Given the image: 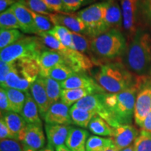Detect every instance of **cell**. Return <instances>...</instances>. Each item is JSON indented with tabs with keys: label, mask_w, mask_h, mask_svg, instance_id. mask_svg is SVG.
Returning <instances> with one entry per match:
<instances>
[{
	"label": "cell",
	"mask_w": 151,
	"mask_h": 151,
	"mask_svg": "<svg viewBox=\"0 0 151 151\" xmlns=\"http://www.w3.org/2000/svg\"><path fill=\"white\" fill-rule=\"evenodd\" d=\"M73 41V50L82 52V53H91L92 38L88 36L71 32Z\"/></svg>",
	"instance_id": "32"
},
{
	"label": "cell",
	"mask_w": 151,
	"mask_h": 151,
	"mask_svg": "<svg viewBox=\"0 0 151 151\" xmlns=\"http://www.w3.org/2000/svg\"><path fill=\"white\" fill-rule=\"evenodd\" d=\"M42 1L52 12L62 13V14L67 13L62 0H42Z\"/></svg>",
	"instance_id": "42"
},
{
	"label": "cell",
	"mask_w": 151,
	"mask_h": 151,
	"mask_svg": "<svg viewBox=\"0 0 151 151\" xmlns=\"http://www.w3.org/2000/svg\"><path fill=\"white\" fill-rule=\"evenodd\" d=\"M0 139H15L8 126L6 125L2 118L0 119Z\"/></svg>",
	"instance_id": "44"
},
{
	"label": "cell",
	"mask_w": 151,
	"mask_h": 151,
	"mask_svg": "<svg viewBox=\"0 0 151 151\" xmlns=\"http://www.w3.org/2000/svg\"><path fill=\"white\" fill-rule=\"evenodd\" d=\"M55 151H71V150H69L67 146H66V145H62V146L56 147Z\"/></svg>",
	"instance_id": "49"
},
{
	"label": "cell",
	"mask_w": 151,
	"mask_h": 151,
	"mask_svg": "<svg viewBox=\"0 0 151 151\" xmlns=\"http://www.w3.org/2000/svg\"><path fill=\"white\" fill-rule=\"evenodd\" d=\"M96 93L94 90L90 89H62L60 101L68 106H72L86 96Z\"/></svg>",
	"instance_id": "25"
},
{
	"label": "cell",
	"mask_w": 151,
	"mask_h": 151,
	"mask_svg": "<svg viewBox=\"0 0 151 151\" xmlns=\"http://www.w3.org/2000/svg\"><path fill=\"white\" fill-rule=\"evenodd\" d=\"M105 23L107 31L112 29H121L123 27L122 9L115 0L106 1Z\"/></svg>",
	"instance_id": "20"
},
{
	"label": "cell",
	"mask_w": 151,
	"mask_h": 151,
	"mask_svg": "<svg viewBox=\"0 0 151 151\" xmlns=\"http://www.w3.org/2000/svg\"><path fill=\"white\" fill-rule=\"evenodd\" d=\"M22 149H23V151H36L35 150H33V149L29 148V147L25 146V145L22 144Z\"/></svg>",
	"instance_id": "52"
},
{
	"label": "cell",
	"mask_w": 151,
	"mask_h": 151,
	"mask_svg": "<svg viewBox=\"0 0 151 151\" xmlns=\"http://www.w3.org/2000/svg\"><path fill=\"white\" fill-rule=\"evenodd\" d=\"M0 110H1V115L9 111H11L6 92L3 88H1L0 89Z\"/></svg>",
	"instance_id": "43"
},
{
	"label": "cell",
	"mask_w": 151,
	"mask_h": 151,
	"mask_svg": "<svg viewBox=\"0 0 151 151\" xmlns=\"http://www.w3.org/2000/svg\"><path fill=\"white\" fill-rule=\"evenodd\" d=\"M52 24L67 27L70 31L86 35V27L83 20L77 14L53 13L48 15Z\"/></svg>",
	"instance_id": "14"
},
{
	"label": "cell",
	"mask_w": 151,
	"mask_h": 151,
	"mask_svg": "<svg viewBox=\"0 0 151 151\" xmlns=\"http://www.w3.org/2000/svg\"><path fill=\"white\" fill-rule=\"evenodd\" d=\"M20 1H21L27 8L38 14L48 16L54 13L47 7L42 0H20Z\"/></svg>",
	"instance_id": "39"
},
{
	"label": "cell",
	"mask_w": 151,
	"mask_h": 151,
	"mask_svg": "<svg viewBox=\"0 0 151 151\" xmlns=\"http://www.w3.org/2000/svg\"><path fill=\"white\" fill-rule=\"evenodd\" d=\"M134 151H151V132L141 130L134 143Z\"/></svg>",
	"instance_id": "37"
},
{
	"label": "cell",
	"mask_w": 151,
	"mask_h": 151,
	"mask_svg": "<svg viewBox=\"0 0 151 151\" xmlns=\"http://www.w3.org/2000/svg\"><path fill=\"white\" fill-rule=\"evenodd\" d=\"M29 92L39 108L40 116L44 120L47 112L51 106L45 88L43 77L39 76L37 80L32 84Z\"/></svg>",
	"instance_id": "17"
},
{
	"label": "cell",
	"mask_w": 151,
	"mask_h": 151,
	"mask_svg": "<svg viewBox=\"0 0 151 151\" xmlns=\"http://www.w3.org/2000/svg\"><path fill=\"white\" fill-rule=\"evenodd\" d=\"M20 25L22 32L29 35H38V30L34 18L29 9L21 1H18L11 6Z\"/></svg>",
	"instance_id": "18"
},
{
	"label": "cell",
	"mask_w": 151,
	"mask_h": 151,
	"mask_svg": "<svg viewBox=\"0 0 151 151\" xmlns=\"http://www.w3.org/2000/svg\"><path fill=\"white\" fill-rule=\"evenodd\" d=\"M89 137L87 130L71 127L65 145L71 151H86V143Z\"/></svg>",
	"instance_id": "22"
},
{
	"label": "cell",
	"mask_w": 151,
	"mask_h": 151,
	"mask_svg": "<svg viewBox=\"0 0 151 151\" xmlns=\"http://www.w3.org/2000/svg\"><path fill=\"white\" fill-rule=\"evenodd\" d=\"M48 49L40 37H23L12 45L1 50V60L8 63L21 60H37L43 50Z\"/></svg>",
	"instance_id": "6"
},
{
	"label": "cell",
	"mask_w": 151,
	"mask_h": 151,
	"mask_svg": "<svg viewBox=\"0 0 151 151\" xmlns=\"http://www.w3.org/2000/svg\"><path fill=\"white\" fill-rule=\"evenodd\" d=\"M43 79L49 101L50 105H52L53 104L59 101V99H60L62 90L60 83L49 76L43 77Z\"/></svg>",
	"instance_id": "29"
},
{
	"label": "cell",
	"mask_w": 151,
	"mask_h": 151,
	"mask_svg": "<svg viewBox=\"0 0 151 151\" xmlns=\"http://www.w3.org/2000/svg\"><path fill=\"white\" fill-rule=\"evenodd\" d=\"M1 118L4 120L14 139L18 141L19 137L27 124L21 115L14 111H9L1 115Z\"/></svg>",
	"instance_id": "24"
},
{
	"label": "cell",
	"mask_w": 151,
	"mask_h": 151,
	"mask_svg": "<svg viewBox=\"0 0 151 151\" xmlns=\"http://www.w3.org/2000/svg\"><path fill=\"white\" fill-rule=\"evenodd\" d=\"M40 39L42 41L43 44L48 48L49 50H55L59 52H63L68 48L67 47L64 46L62 43L55 39L48 32H43L39 34V35Z\"/></svg>",
	"instance_id": "38"
},
{
	"label": "cell",
	"mask_w": 151,
	"mask_h": 151,
	"mask_svg": "<svg viewBox=\"0 0 151 151\" xmlns=\"http://www.w3.org/2000/svg\"><path fill=\"white\" fill-rule=\"evenodd\" d=\"M121 151H134V144L127 147V148L123 149V150H122Z\"/></svg>",
	"instance_id": "53"
},
{
	"label": "cell",
	"mask_w": 151,
	"mask_h": 151,
	"mask_svg": "<svg viewBox=\"0 0 151 151\" xmlns=\"http://www.w3.org/2000/svg\"><path fill=\"white\" fill-rule=\"evenodd\" d=\"M6 92L11 111L20 114L26 101V92L14 88H4Z\"/></svg>",
	"instance_id": "28"
},
{
	"label": "cell",
	"mask_w": 151,
	"mask_h": 151,
	"mask_svg": "<svg viewBox=\"0 0 151 151\" xmlns=\"http://www.w3.org/2000/svg\"><path fill=\"white\" fill-rule=\"evenodd\" d=\"M71 127L70 125L46 124L45 130L49 144L55 148L65 144Z\"/></svg>",
	"instance_id": "21"
},
{
	"label": "cell",
	"mask_w": 151,
	"mask_h": 151,
	"mask_svg": "<svg viewBox=\"0 0 151 151\" xmlns=\"http://www.w3.org/2000/svg\"><path fill=\"white\" fill-rule=\"evenodd\" d=\"M141 128L143 130H146L147 132H151V111L148 113V116H146V118H145Z\"/></svg>",
	"instance_id": "48"
},
{
	"label": "cell",
	"mask_w": 151,
	"mask_h": 151,
	"mask_svg": "<svg viewBox=\"0 0 151 151\" xmlns=\"http://www.w3.org/2000/svg\"><path fill=\"white\" fill-rule=\"evenodd\" d=\"M114 145L111 137L90 136L86 143V151H102Z\"/></svg>",
	"instance_id": "30"
},
{
	"label": "cell",
	"mask_w": 151,
	"mask_h": 151,
	"mask_svg": "<svg viewBox=\"0 0 151 151\" xmlns=\"http://www.w3.org/2000/svg\"><path fill=\"white\" fill-rule=\"evenodd\" d=\"M138 129L131 124H120L114 127L113 137H111L115 146L119 150L127 148L134 143L139 134Z\"/></svg>",
	"instance_id": "13"
},
{
	"label": "cell",
	"mask_w": 151,
	"mask_h": 151,
	"mask_svg": "<svg viewBox=\"0 0 151 151\" xmlns=\"http://www.w3.org/2000/svg\"><path fill=\"white\" fill-rule=\"evenodd\" d=\"M20 115L27 124H34L42 126V121L39 116L40 114L39 108L29 90L26 92V101Z\"/></svg>",
	"instance_id": "23"
},
{
	"label": "cell",
	"mask_w": 151,
	"mask_h": 151,
	"mask_svg": "<svg viewBox=\"0 0 151 151\" xmlns=\"http://www.w3.org/2000/svg\"><path fill=\"white\" fill-rule=\"evenodd\" d=\"M141 0H122L121 9L123 17V28L130 37L137 32L138 28V10Z\"/></svg>",
	"instance_id": "10"
},
{
	"label": "cell",
	"mask_w": 151,
	"mask_h": 151,
	"mask_svg": "<svg viewBox=\"0 0 151 151\" xmlns=\"http://www.w3.org/2000/svg\"><path fill=\"white\" fill-rule=\"evenodd\" d=\"M94 111L77 108L72 106L70 109V116L72 124L83 128L88 127L91 120L96 116Z\"/></svg>",
	"instance_id": "26"
},
{
	"label": "cell",
	"mask_w": 151,
	"mask_h": 151,
	"mask_svg": "<svg viewBox=\"0 0 151 151\" xmlns=\"http://www.w3.org/2000/svg\"><path fill=\"white\" fill-rule=\"evenodd\" d=\"M94 79L105 92L116 94L133 87L137 83L130 71L120 62H110L102 65Z\"/></svg>",
	"instance_id": "3"
},
{
	"label": "cell",
	"mask_w": 151,
	"mask_h": 151,
	"mask_svg": "<svg viewBox=\"0 0 151 151\" xmlns=\"http://www.w3.org/2000/svg\"><path fill=\"white\" fill-rule=\"evenodd\" d=\"M74 71L71 68L65 63L59 64L54 67L48 73V76L52 78L58 82L61 83L62 81L67 80L73 75L76 74Z\"/></svg>",
	"instance_id": "34"
},
{
	"label": "cell",
	"mask_w": 151,
	"mask_h": 151,
	"mask_svg": "<svg viewBox=\"0 0 151 151\" xmlns=\"http://www.w3.org/2000/svg\"><path fill=\"white\" fill-rule=\"evenodd\" d=\"M39 76L40 69L37 60H18L11 63L10 72L1 88H14L26 92Z\"/></svg>",
	"instance_id": "4"
},
{
	"label": "cell",
	"mask_w": 151,
	"mask_h": 151,
	"mask_svg": "<svg viewBox=\"0 0 151 151\" xmlns=\"http://www.w3.org/2000/svg\"><path fill=\"white\" fill-rule=\"evenodd\" d=\"M144 78L139 77L133 87L116 94H104L106 106L117 125L131 124L134 115L136 99Z\"/></svg>",
	"instance_id": "2"
},
{
	"label": "cell",
	"mask_w": 151,
	"mask_h": 151,
	"mask_svg": "<svg viewBox=\"0 0 151 151\" xmlns=\"http://www.w3.org/2000/svg\"><path fill=\"white\" fill-rule=\"evenodd\" d=\"M1 29H20V25L11 7L0 14Z\"/></svg>",
	"instance_id": "33"
},
{
	"label": "cell",
	"mask_w": 151,
	"mask_h": 151,
	"mask_svg": "<svg viewBox=\"0 0 151 151\" xmlns=\"http://www.w3.org/2000/svg\"><path fill=\"white\" fill-rule=\"evenodd\" d=\"M39 151H54V150H53V147L50 146L49 143H48V146H46L45 148L41 149V150Z\"/></svg>",
	"instance_id": "50"
},
{
	"label": "cell",
	"mask_w": 151,
	"mask_h": 151,
	"mask_svg": "<svg viewBox=\"0 0 151 151\" xmlns=\"http://www.w3.org/2000/svg\"><path fill=\"white\" fill-rule=\"evenodd\" d=\"M11 63H8L2 60H0V83L2 85L5 82L6 78L10 72Z\"/></svg>",
	"instance_id": "45"
},
{
	"label": "cell",
	"mask_w": 151,
	"mask_h": 151,
	"mask_svg": "<svg viewBox=\"0 0 151 151\" xmlns=\"http://www.w3.org/2000/svg\"><path fill=\"white\" fill-rule=\"evenodd\" d=\"M0 151H23V149L18 140L4 139L0 141Z\"/></svg>",
	"instance_id": "41"
},
{
	"label": "cell",
	"mask_w": 151,
	"mask_h": 151,
	"mask_svg": "<svg viewBox=\"0 0 151 151\" xmlns=\"http://www.w3.org/2000/svg\"><path fill=\"white\" fill-rule=\"evenodd\" d=\"M151 111V87L150 82L144 78L138 92L134 106L135 123L141 127L145 118Z\"/></svg>",
	"instance_id": "9"
},
{
	"label": "cell",
	"mask_w": 151,
	"mask_h": 151,
	"mask_svg": "<svg viewBox=\"0 0 151 151\" xmlns=\"http://www.w3.org/2000/svg\"><path fill=\"white\" fill-rule=\"evenodd\" d=\"M106 10V1H104L90 5L77 13L86 25V36L92 39L107 31L105 23Z\"/></svg>",
	"instance_id": "7"
},
{
	"label": "cell",
	"mask_w": 151,
	"mask_h": 151,
	"mask_svg": "<svg viewBox=\"0 0 151 151\" xmlns=\"http://www.w3.org/2000/svg\"><path fill=\"white\" fill-rule=\"evenodd\" d=\"M18 141L22 144L35 150H40L44 148L46 137L42 129V126L34 124H27L25 129L19 137Z\"/></svg>",
	"instance_id": "11"
},
{
	"label": "cell",
	"mask_w": 151,
	"mask_h": 151,
	"mask_svg": "<svg viewBox=\"0 0 151 151\" xmlns=\"http://www.w3.org/2000/svg\"><path fill=\"white\" fill-rule=\"evenodd\" d=\"M105 93L106 92L90 94L81 99L80 101H78L73 106L77 108L94 111L97 116L102 118L104 120L108 122L111 127H117L118 125L115 122L105 103Z\"/></svg>",
	"instance_id": "8"
},
{
	"label": "cell",
	"mask_w": 151,
	"mask_h": 151,
	"mask_svg": "<svg viewBox=\"0 0 151 151\" xmlns=\"http://www.w3.org/2000/svg\"><path fill=\"white\" fill-rule=\"evenodd\" d=\"M60 53L64 57L65 64L69 66L76 73H86L93 67V62L89 57L77 50L68 48Z\"/></svg>",
	"instance_id": "12"
},
{
	"label": "cell",
	"mask_w": 151,
	"mask_h": 151,
	"mask_svg": "<svg viewBox=\"0 0 151 151\" xmlns=\"http://www.w3.org/2000/svg\"><path fill=\"white\" fill-rule=\"evenodd\" d=\"M67 14L74 12L81 7L93 2L95 0H62Z\"/></svg>",
	"instance_id": "40"
},
{
	"label": "cell",
	"mask_w": 151,
	"mask_h": 151,
	"mask_svg": "<svg viewBox=\"0 0 151 151\" xmlns=\"http://www.w3.org/2000/svg\"><path fill=\"white\" fill-rule=\"evenodd\" d=\"M126 40L120 29H112L91 40V53L97 58L112 60L125 52Z\"/></svg>",
	"instance_id": "5"
},
{
	"label": "cell",
	"mask_w": 151,
	"mask_h": 151,
	"mask_svg": "<svg viewBox=\"0 0 151 151\" xmlns=\"http://www.w3.org/2000/svg\"><path fill=\"white\" fill-rule=\"evenodd\" d=\"M149 82H150V87H151V81H149Z\"/></svg>",
	"instance_id": "54"
},
{
	"label": "cell",
	"mask_w": 151,
	"mask_h": 151,
	"mask_svg": "<svg viewBox=\"0 0 151 151\" xmlns=\"http://www.w3.org/2000/svg\"><path fill=\"white\" fill-rule=\"evenodd\" d=\"M88 129L92 134L101 137H112L114 127H111L102 118L96 115L88 125Z\"/></svg>",
	"instance_id": "27"
},
{
	"label": "cell",
	"mask_w": 151,
	"mask_h": 151,
	"mask_svg": "<svg viewBox=\"0 0 151 151\" xmlns=\"http://www.w3.org/2000/svg\"><path fill=\"white\" fill-rule=\"evenodd\" d=\"M29 11L35 20L36 27L38 30V35L41 33L48 32L54 27V24H52L48 16L38 14L30 9Z\"/></svg>",
	"instance_id": "36"
},
{
	"label": "cell",
	"mask_w": 151,
	"mask_h": 151,
	"mask_svg": "<svg viewBox=\"0 0 151 151\" xmlns=\"http://www.w3.org/2000/svg\"><path fill=\"white\" fill-rule=\"evenodd\" d=\"M141 7L145 15L151 21V0H141Z\"/></svg>",
	"instance_id": "46"
},
{
	"label": "cell",
	"mask_w": 151,
	"mask_h": 151,
	"mask_svg": "<svg viewBox=\"0 0 151 151\" xmlns=\"http://www.w3.org/2000/svg\"><path fill=\"white\" fill-rule=\"evenodd\" d=\"M48 34L52 35L58 41H60L64 46L67 48L73 49V41L71 32L67 27H62L60 25H55L50 31Z\"/></svg>",
	"instance_id": "31"
},
{
	"label": "cell",
	"mask_w": 151,
	"mask_h": 151,
	"mask_svg": "<svg viewBox=\"0 0 151 151\" xmlns=\"http://www.w3.org/2000/svg\"><path fill=\"white\" fill-rule=\"evenodd\" d=\"M46 124L70 125L72 124L69 106L61 101L53 104L50 107L44 118Z\"/></svg>",
	"instance_id": "16"
},
{
	"label": "cell",
	"mask_w": 151,
	"mask_h": 151,
	"mask_svg": "<svg viewBox=\"0 0 151 151\" xmlns=\"http://www.w3.org/2000/svg\"><path fill=\"white\" fill-rule=\"evenodd\" d=\"M20 1V0H0V11L1 13L4 12Z\"/></svg>",
	"instance_id": "47"
},
{
	"label": "cell",
	"mask_w": 151,
	"mask_h": 151,
	"mask_svg": "<svg viewBox=\"0 0 151 151\" xmlns=\"http://www.w3.org/2000/svg\"><path fill=\"white\" fill-rule=\"evenodd\" d=\"M102 151H120L118 150V148H116V146L114 145H113V146H111V147H109V148L105 149V150H104Z\"/></svg>",
	"instance_id": "51"
},
{
	"label": "cell",
	"mask_w": 151,
	"mask_h": 151,
	"mask_svg": "<svg viewBox=\"0 0 151 151\" xmlns=\"http://www.w3.org/2000/svg\"><path fill=\"white\" fill-rule=\"evenodd\" d=\"M24 36L18 29H1L0 31V48H6Z\"/></svg>",
	"instance_id": "35"
},
{
	"label": "cell",
	"mask_w": 151,
	"mask_h": 151,
	"mask_svg": "<svg viewBox=\"0 0 151 151\" xmlns=\"http://www.w3.org/2000/svg\"><path fill=\"white\" fill-rule=\"evenodd\" d=\"M37 61L40 69V76L48 77V73L54 67L65 63L64 57L60 52L47 49L40 54Z\"/></svg>",
	"instance_id": "19"
},
{
	"label": "cell",
	"mask_w": 151,
	"mask_h": 151,
	"mask_svg": "<svg viewBox=\"0 0 151 151\" xmlns=\"http://www.w3.org/2000/svg\"><path fill=\"white\" fill-rule=\"evenodd\" d=\"M60 86L62 89H90L94 90L97 93L105 92L95 79L88 76L86 73H76L60 83Z\"/></svg>",
	"instance_id": "15"
},
{
	"label": "cell",
	"mask_w": 151,
	"mask_h": 151,
	"mask_svg": "<svg viewBox=\"0 0 151 151\" xmlns=\"http://www.w3.org/2000/svg\"><path fill=\"white\" fill-rule=\"evenodd\" d=\"M124 55L125 67L132 72L143 76L151 65V36L139 28L128 45Z\"/></svg>",
	"instance_id": "1"
}]
</instances>
